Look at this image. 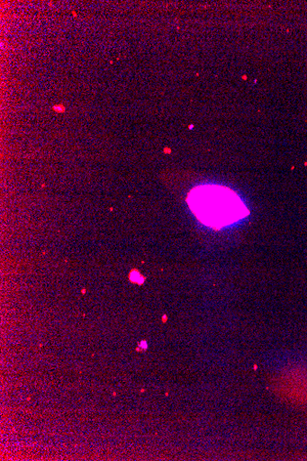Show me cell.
Here are the masks:
<instances>
[{
  "label": "cell",
  "instance_id": "7a4b0ae2",
  "mask_svg": "<svg viewBox=\"0 0 307 461\" xmlns=\"http://www.w3.org/2000/svg\"><path fill=\"white\" fill-rule=\"evenodd\" d=\"M280 390L284 396L293 402L307 405V373L290 370L283 375Z\"/></svg>",
  "mask_w": 307,
  "mask_h": 461
},
{
  "label": "cell",
  "instance_id": "6da1fadb",
  "mask_svg": "<svg viewBox=\"0 0 307 461\" xmlns=\"http://www.w3.org/2000/svg\"><path fill=\"white\" fill-rule=\"evenodd\" d=\"M187 202L200 222L216 230L235 224L249 214L240 197L224 186H198L189 194Z\"/></svg>",
  "mask_w": 307,
  "mask_h": 461
}]
</instances>
